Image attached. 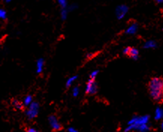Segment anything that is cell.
Wrapping results in <instances>:
<instances>
[{"instance_id": "1", "label": "cell", "mask_w": 163, "mask_h": 132, "mask_svg": "<svg viewBox=\"0 0 163 132\" xmlns=\"http://www.w3.org/2000/svg\"><path fill=\"white\" fill-rule=\"evenodd\" d=\"M148 91L154 101L161 102L163 96V80L160 77H154L148 83Z\"/></svg>"}, {"instance_id": "2", "label": "cell", "mask_w": 163, "mask_h": 132, "mask_svg": "<svg viewBox=\"0 0 163 132\" xmlns=\"http://www.w3.org/2000/svg\"><path fill=\"white\" fill-rule=\"evenodd\" d=\"M40 105L39 102L33 101L29 107H27V110L25 112V115L29 120L36 119L39 113Z\"/></svg>"}, {"instance_id": "3", "label": "cell", "mask_w": 163, "mask_h": 132, "mask_svg": "<svg viewBox=\"0 0 163 132\" xmlns=\"http://www.w3.org/2000/svg\"><path fill=\"white\" fill-rule=\"evenodd\" d=\"M149 122H150V116L149 115L134 116L128 122L127 126H141V125L149 124Z\"/></svg>"}, {"instance_id": "4", "label": "cell", "mask_w": 163, "mask_h": 132, "mask_svg": "<svg viewBox=\"0 0 163 132\" xmlns=\"http://www.w3.org/2000/svg\"><path fill=\"white\" fill-rule=\"evenodd\" d=\"M48 122H49L50 127L53 131H60L63 129V126L61 123L59 122L58 118L56 116L52 114L48 117Z\"/></svg>"}, {"instance_id": "5", "label": "cell", "mask_w": 163, "mask_h": 132, "mask_svg": "<svg viewBox=\"0 0 163 132\" xmlns=\"http://www.w3.org/2000/svg\"><path fill=\"white\" fill-rule=\"evenodd\" d=\"M85 93L88 95H94L98 93V85L96 82V80H88L86 85Z\"/></svg>"}, {"instance_id": "6", "label": "cell", "mask_w": 163, "mask_h": 132, "mask_svg": "<svg viewBox=\"0 0 163 132\" xmlns=\"http://www.w3.org/2000/svg\"><path fill=\"white\" fill-rule=\"evenodd\" d=\"M151 130L150 125H141V126H127L126 128L124 129L123 132H131V131H135V132H150Z\"/></svg>"}, {"instance_id": "7", "label": "cell", "mask_w": 163, "mask_h": 132, "mask_svg": "<svg viewBox=\"0 0 163 132\" xmlns=\"http://www.w3.org/2000/svg\"><path fill=\"white\" fill-rule=\"evenodd\" d=\"M128 12H129V6L125 4H121L116 8V17L118 20H122L127 14Z\"/></svg>"}, {"instance_id": "8", "label": "cell", "mask_w": 163, "mask_h": 132, "mask_svg": "<svg viewBox=\"0 0 163 132\" xmlns=\"http://www.w3.org/2000/svg\"><path fill=\"white\" fill-rule=\"evenodd\" d=\"M138 24L136 22H132L131 24H129V26L128 27L127 29H126L125 33H126V35H135V33L138 32Z\"/></svg>"}, {"instance_id": "9", "label": "cell", "mask_w": 163, "mask_h": 132, "mask_svg": "<svg viewBox=\"0 0 163 132\" xmlns=\"http://www.w3.org/2000/svg\"><path fill=\"white\" fill-rule=\"evenodd\" d=\"M127 56L134 60H138L139 58V50L135 47H130Z\"/></svg>"}, {"instance_id": "10", "label": "cell", "mask_w": 163, "mask_h": 132, "mask_svg": "<svg viewBox=\"0 0 163 132\" xmlns=\"http://www.w3.org/2000/svg\"><path fill=\"white\" fill-rule=\"evenodd\" d=\"M44 67V60L43 58H40L36 61V72L37 74H41Z\"/></svg>"}, {"instance_id": "11", "label": "cell", "mask_w": 163, "mask_h": 132, "mask_svg": "<svg viewBox=\"0 0 163 132\" xmlns=\"http://www.w3.org/2000/svg\"><path fill=\"white\" fill-rule=\"evenodd\" d=\"M157 47V43L153 40H148V41H145L143 47L144 49H154Z\"/></svg>"}, {"instance_id": "12", "label": "cell", "mask_w": 163, "mask_h": 132, "mask_svg": "<svg viewBox=\"0 0 163 132\" xmlns=\"http://www.w3.org/2000/svg\"><path fill=\"white\" fill-rule=\"evenodd\" d=\"M163 118V110L160 107H157L156 108L155 114H154V119L157 121H160Z\"/></svg>"}, {"instance_id": "13", "label": "cell", "mask_w": 163, "mask_h": 132, "mask_svg": "<svg viewBox=\"0 0 163 132\" xmlns=\"http://www.w3.org/2000/svg\"><path fill=\"white\" fill-rule=\"evenodd\" d=\"M33 101H33V98H32V95H27L24 97L23 101L22 103L23 107H29V106L30 105Z\"/></svg>"}, {"instance_id": "14", "label": "cell", "mask_w": 163, "mask_h": 132, "mask_svg": "<svg viewBox=\"0 0 163 132\" xmlns=\"http://www.w3.org/2000/svg\"><path fill=\"white\" fill-rule=\"evenodd\" d=\"M11 105L14 107V108H15L16 110H21L23 108V103L20 101L17 100V99H14L11 101Z\"/></svg>"}, {"instance_id": "15", "label": "cell", "mask_w": 163, "mask_h": 132, "mask_svg": "<svg viewBox=\"0 0 163 132\" xmlns=\"http://www.w3.org/2000/svg\"><path fill=\"white\" fill-rule=\"evenodd\" d=\"M77 77H78V76L77 75H73V76H72V77H69V79L67 80L66 83H65V87H66L67 89L71 87V86H72V84L74 83V81L77 79Z\"/></svg>"}, {"instance_id": "16", "label": "cell", "mask_w": 163, "mask_h": 132, "mask_svg": "<svg viewBox=\"0 0 163 132\" xmlns=\"http://www.w3.org/2000/svg\"><path fill=\"white\" fill-rule=\"evenodd\" d=\"M57 3H58V5L60 6L61 9H65V8H69V6H68V2L65 1V0H58Z\"/></svg>"}, {"instance_id": "17", "label": "cell", "mask_w": 163, "mask_h": 132, "mask_svg": "<svg viewBox=\"0 0 163 132\" xmlns=\"http://www.w3.org/2000/svg\"><path fill=\"white\" fill-rule=\"evenodd\" d=\"M69 9L65 8V9H61V13H60V16H61L62 20H65L68 17L69 14Z\"/></svg>"}, {"instance_id": "18", "label": "cell", "mask_w": 163, "mask_h": 132, "mask_svg": "<svg viewBox=\"0 0 163 132\" xmlns=\"http://www.w3.org/2000/svg\"><path fill=\"white\" fill-rule=\"evenodd\" d=\"M0 20H7V11L4 8H0Z\"/></svg>"}, {"instance_id": "19", "label": "cell", "mask_w": 163, "mask_h": 132, "mask_svg": "<svg viewBox=\"0 0 163 132\" xmlns=\"http://www.w3.org/2000/svg\"><path fill=\"white\" fill-rule=\"evenodd\" d=\"M98 73H99V70H94L90 74V79L92 80H96L97 76H98Z\"/></svg>"}, {"instance_id": "20", "label": "cell", "mask_w": 163, "mask_h": 132, "mask_svg": "<svg viewBox=\"0 0 163 132\" xmlns=\"http://www.w3.org/2000/svg\"><path fill=\"white\" fill-rule=\"evenodd\" d=\"M80 93V88L78 86H74L72 89V95L74 97H77Z\"/></svg>"}, {"instance_id": "21", "label": "cell", "mask_w": 163, "mask_h": 132, "mask_svg": "<svg viewBox=\"0 0 163 132\" xmlns=\"http://www.w3.org/2000/svg\"><path fill=\"white\" fill-rule=\"evenodd\" d=\"M26 132H39V131H38L36 128H32V127H30V128H28L27 129V131H26Z\"/></svg>"}, {"instance_id": "22", "label": "cell", "mask_w": 163, "mask_h": 132, "mask_svg": "<svg viewBox=\"0 0 163 132\" xmlns=\"http://www.w3.org/2000/svg\"><path fill=\"white\" fill-rule=\"evenodd\" d=\"M129 49H130V47H125L124 49L123 50V53L124 55L127 56L128 53H129Z\"/></svg>"}, {"instance_id": "23", "label": "cell", "mask_w": 163, "mask_h": 132, "mask_svg": "<svg viewBox=\"0 0 163 132\" xmlns=\"http://www.w3.org/2000/svg\"><path fill=\"white\" fill-rule=\"evenodd\" d=\"M68 132H79L76 128H73V127H69L68 128Z\"/></svg>"}, {"instance_id": "24", "label": "cell", "mask_w": 163, "mask_h": 132, "mask_svg": "<svg viewBox=\"0 0 163 132\" xmlns=\"http://www.w3.org/2000/svg\"><path fill=\"white\" fill-rule=\"evenodd\" d=\"M156 2H157V4H162V3H163V1L162 0H157V1H156Z\"/></svg>"}, {"instance_id": "25", "label": "cell", "mask_w": 163, "mask_h": 132, "mask_svg": "<svg viewBox=\"0 0 163 132\" xmlns=\"http://www.w3.org/2000/svg\"><path fill=\"white\" fill-rule=\"evenodd\" d=\"M161 132H162V131H161Z\"/></svg>"}]
</instances>
